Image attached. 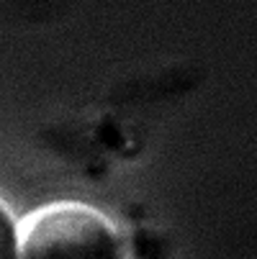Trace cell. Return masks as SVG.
<instances>
[{
  "label": "cell",
  "mask_w": 257,
  "mask_h": 259,
  "mask_svg": "<svg viewBox=\"0 0 257 259\" xmlns=\"http://www.w3.org/2000/svg\"><path fill=\"white\" fill-rule=\"evenodd\" d=\"M23 259H124L119 234L85 205H57L28 226Z\"/></svg>",
  "instance_id": "6da1fadb"
},
{
  "label": "cell",
  "mask_w": 257,
  "mask_h": 259,
  "mask_svg": "<svg viewBox=\"0 0 257 259\" xmlns=\"http://www.w3.org/2000/svg\"><path fill=\"white\" fill-rule=\"evenodd\" d=\"M0 259H18L16 224L3 205H0Z\"/></svg>",
  "instance_id": "7a4b0ae2"
}]
</instances>
